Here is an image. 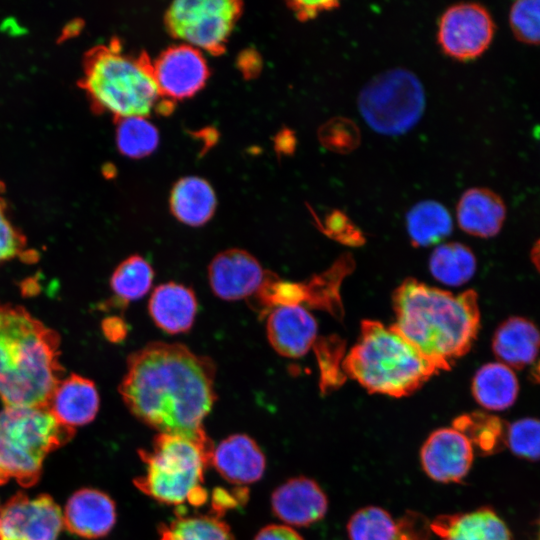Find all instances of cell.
Listing matches in <instances>:
<instances>
[{
  "instance_id": "cell-1",
  "label": "cell",
  "mask_w": 540,
  "mask_h": 540,
  "mask_svg": "<svg viewBox=\"0 0 540 540\" xmlns=\"http://www.w3.org/2000/svg\"><path fill=\"white\" fill-rule=\"evenodd\" d=\"M216 368L179 343L152 342L131 353L119 393L128 410L159 433L195 436L216 400Z\"/></svg>"
},
{
  "instance_id": "cell-2",
  "label": "cell",
  "mask_w": 540,
  "mask_h": 540,
  "mask_svg": "<svg viewBox=\"0 0 540 540\" xmlns=\"http://www.w3.org/2000/svg\"><path fill=\"white\" fill-rule=\"evenodd\" d=\"M392 302L394 328L439 372L468 353L477 338L480 309L474 290L454 294L407 278Z\"/></svg>"
},
{
  "instance_id": "cell-3",
  "label": "cell",
  "mask_w": 540,
  "mask_h": 540,
  "mask_svg": "<svg viewBox=\"0 0 540 540\" xmlns=\"http://www.w3.org/2000/svg\"><path fill=\"white\" fill-rule=\"evenodd\" d=\"M60 337L24 307L0 304V397L5 407H45L63 379Z\"/></svg>"
},
{
  "instance_id": "cell-4",
  "label": "cell",
  "mask_w": 540,
  "mask_h": 540,
  "mask_svg": "<svg viewBox=\"0 0 540 540\" xmlns=\"http://www.w3.org/2000/svg\"><path fill=\"white\" fill-rule=\"evenodd\" d=\"M343 370L368 392L397 398L412 394L439 373L393 325L375 320L362 321Z\"/></svg>"
},
{
  "instance_id": "cell-5",
  "label": "cell",
  "mask_w": 540,
  "mask_h": 540,
  "mask_svg": "<svg viewBox=\"0 0 540 540\" xmlns=\"http://www.w3.org/2000/svg\"><path fill=\"white\" fill-rule=\"evenodd\" d=\"M213 450L206 432L195 436L158 433L150 449L138 451L145 472L134 484L162 504L201 506L208 500L204 472L211 465Z\"/></svg>"
},
{
  "instance_id": "cell-6",
  "label": "cell",
  "mask_w": 540,
  "mask_h": 540,
  "mask_svg": "<svg viewBox=\"0 0 540 540\" xmlns=\"http://www.w3.org/2000/svg\"><path fill=\"white\" fill-rule=\"evenodd\" d=\"M74 433L45 407H5L0 411V485L10 480L22 487L35 485L46 456Z\"/></svg>"
},
{
  "instance_id": "cell-7",
  "label": "cell",
  "mask_w": 540,
  "mask_h": 540,
  "mask_svg": "<svg viewBox=\"0 0 540 540\" xmlns=\"http://www.w3.org/2000/svg\"><path fill=\"white\" fill-rule=\"evenodd\" d=\"M82 85L99 109L120 119L147 116L161 97L152 66L112 46L89 54Z\"/></svg>"
},
{
  "instance_id": "cell-8",
  "label": "cell",
  "mask_w": 540,
  "mask_h": 540,
  "mask_svg": "<svg viewBox=\"0 0 540 540\" xmlns=\"http://www.w3.org/2000/svg\"><path fill=\"white\" fill-rule=\"evenodd\" d=\"M358 107L371 129L383 135H400L422 117L425 93L414 73L394 68L378 74L363 87Z\"/></svg>"
},
{
  "instance_id": "cell-9",
  "label": "cell",
  "mask_w": 540,
  "mask_h": 540,
  "mask_svg": "<svg viewBox=\"0 0 540 540\" xmlns=\"http://www.w3.org/2000/svg\"><path fill=\"white\" fill-rule=\"evenodd\" d=\"M239 11V3L231 0H179L169 7L167 21L184 44L215 51L227 40Z\"/></svg>"
},
{
  "instance_id": "cell-10",
  "label": "cell",
  "mask_w": 540,
  "mask_h": 540,
  "mask_svg": "<svg viewBox=\"0 0 540 540\" xmlns=\"http://www.w3.org/2000/svg\"><path fill=\"white\" fill-rule=\"evenodd\" d=\"M494 22L489 12L477 3H459L441 16L438 42L444 53L460 61L480 56L490 45Z\"/></svg>"
},
{
  "instance_id": "cell-11",
  "label": "cell",
  "mask_w": 540,
  "mask_h": 540,
  "mask_svg": "<svg viewBox=\"0 0 540 540\" xmlns=\"http://www.w3.org/2000/svg\"><path fill=\"white\" fill-rule=\"evenodd\" d=\"M62 527L61 509L47 494L18 492L1 508L0 540H57Z\"/></svg>"
},
{
  "instance_id": "cell-12",
  "label": "cell",
  "mask_w": 540,
  "mask_h": 540,
  "mask_svg": "<svg viewBox=\"0 0 540 540\" xmlns=\"http://www.w3.org/2000/svg\"><path fill=\"white\" fill-rule=\"evenodd\" d=\"M267 273L252 254L237 248L218 253L208 266V280L213 293L226 301L255 295Z\"/></svg>"
},
{
  "instance_id": "cell-13",
  "label": "cell",
  "mask_w": 540,
  "mask_h": 540,
  "mask_svg": "<svg viewBox=\"0 0 540 540\" xmlns=\"http://www.w3.org/2000/svg\"><path fill=\"white\" fill-rule=\"evenodd\" d=\"M161 96L184 99L194 95L205 84L208 66L202 52L180 44L168 48L152 66Z\"/></svg>"
},
{
  "instance_id": "cell-14",
  "label": "cell",
  "mask_w": 540,
  "mask_h": 540,
  "mask_svg": "<svg viewBox=\"0 0 540 540\" xmlns=\"http://www.w3.org/2000/svg\"><path fill=\"white\" fill-rule=\"evenodd\" d=\"M473 458V445L455 428L432 432L420 452L426 474L442 483L460 482L469 472Z\"/></svg>"
},
{
  "instance_id": "cell-15",
  "label": "cell",
  "mask_w": 540,
  "mask_h": 540,
  "mask_svg": "<svg viewBox=\"0 0 540 540\" xmlns=\"http://www.w3.org/2000/svg\"><path fill=\"white\" fill-rule=\"evenodd\" d=\"M347 531L351 540H431L430 521L407 511L395 519L386 510L369 506L352 515Z\"/></svg>"
},
{
  "instance_id": "cell-16",
  "label": "cell",
  "mask_w": 540,
  "mask_h": 540,
  "mask_svg": "<svg viewBox=\"0 0 540 540\" xmlns=\"http://www.w3.org/2000/svg\"><path fill=\"white\" fill-rule=\"evenodd\" d=\"M317 323L302 305L275 307L266 321L267 338L281 356L299 358L305 355L317 340Z\"/></svg>"
},
{
  "instance_id": "cell-17",
  "label": "cell",
  "mask_w": 540,
  "mask_h": 540,
  "mask_svg": "<svg viewBox=\"0 0 540 540\" xmlns=\"http://www.w3.org/2000/svg\"><path fill=\"white\" fill-rule=\"evenodd\" d=\"M271 507L274 515L286 524L309 526L325 516L328 500L314 480L299 476L273 491Z\"/></svg>"
},
{
  "instance_id": "cell-18",
  "label": "cell",
  "mask_w": 540,
  "mask_h": 540,
  "mask_svg": "<svg viewBox=\"0 0 540 540\" xmlns=\"http://www.w3.org/2000/svg\"><path fill=\"white\" fill-rule=\"evenodd\" d=\"M116 505L105 492L83 488L68 499L63 526L76 536L98 539L110 533L116 523Z\"/></svg>"
},
{
  "instance_id": "cell-19",
  "label": "cell",
  "mask_w": 540,
  "mask_h": 540,
  "mask_svg": "<svg viewBox=\"0 0 540 540\" xmlns=\"http://www.w3.org/2000/svg\"><path fill=\"white\" fill-rule=\"evenodd\" d=\"M211 465L227 482L242 486L262 478L266 459L254 439L246 434H233L214 447Z\"/></svg>"
},
{
  "instance_id": "cell-20",
  "label": "cell",
  "mask_w": 540,
  "mask_h": 540,
  "mask_svg": "<svg viewBox=\"0 0 540 540\" xmlns=\"http://www.w3.org/2000/svg\"><path fill=\"white\" fill-rule=\"evenodd\" d=\"M99 405L100 398L94 382L71 374L58 383L47 409L61 424L75 429L92 422Z\"/></svg>"
},
{
  "instance_id": "cell-21",
  "label": "cell",
  "mask_w": 540,
  "mask_h": 540,
  "mask_svg": "<svg viewBox=\"0 0 540 540\" xmlns=\"http://www.w3.org/2000/svg\"><path fill=\"white\" fill-rule=\"evenodd\" d=\"M495 357L511 369L522 370L540 354V330L529 319L512 316L496 328L492 338Z\"/></svg>"
},
{
  "instance_id": "cell-22",
  "label": "cell",
  "mask_w": 540,
  "mask_h": 540,
  "mask_svg": "<svg viewBox=\"0 0 540 540\" xmlns=\"http://www.w3.org/2000/svg\"><path fill=\"white\" fill-rule=\"evenodd\" d=\"M197 310L194 291L176 282L157 286L148 302V311L153 322L169 334L189 331L194 324Z\"/></svg>"
},
{
  "instance_id": "cell-23",
  "label": "cell",
  "mask_w": 540,
  "mask_h": 540,
  "mask_svg": "<svg viewBox=\"0 0 540 540\" xmlns=\"http://www.w3.org/2000/svg\"><path fill=\"white\" fill-rule=\"evenodd\" d=\"M430 528L441 540H513L506 523L488 507L439 515Z\"/></svg>"
},
{
  "instance_id": "cell-24",
  "label": "cell",
  "mask_w": 540,
  "mask_h": 540,
  "mask_svg": "<svg viewBox=\"0 0 540 540\" xmlns=\"http://www.w3.org/2000/svg\"><path fill=\"white\" fill-rule=\"evenodd\" d=\"M456 213L458 225L464 232L490 238L500 232L506 218V206L492 190L475 187L462 194Z\"/></svg>"
},
{
  "instance_id": "cell-25",
  "label": "cell",
  "mask_w": 540,
  "mask_h": 540,
  "mask_svg": "<svg viewBox=\"0 0 540 540\" xmlns=\"http://www.w3.org/2000/svg\"><path fill=\"white\" fill-rule=\"evenodd\" d=\"M472 395L483 408L502 411L511 407L519 393V382L513 369L501 362L481 366L473 376Z\"/></svg>"
},
{
  "instance_id": "cell-26",
  "label": "cell",
  "mask_w": 540,
  "mask_h": 540,
  "mask_svg": "<svg viewBox=\"0 0 540 540\" xmlns=\"http://www.w3.org/2000/svg\"><path fill=\"white\" fill-rule=\"evenodd\" d=\"M173 215L183 224L201 226L216 209V196L210 184L202 178L189 176L176 183L170 195Z\"/></svg>"
},
{
  "instance_id": "cell-27",
  "label": "cell",
  "mask_w": 540,
  "mask_h": 540,
  "mask_svg": "<svg viewBox=\"0 0 540 540\" xmlns=\"http://www.w3.org/2000/svg\"><path fill=\"white\" fill-rule=\"evenodd\" d=\"M354 262L349 254L341 256L327 270L301 282L304 291V305L323 310L341 319L343 305L340 288L344 278L353 270Z\"/></svg>"
},
{
  "instance_id": "cell-28",
  "label": "cell",
  "mask_w": 540,
  "mask_h": 540,
  "mask_svg": "<svg viewBox=\"0 0 540 540\" xmlns=\"http://www.w3.org/2000/svg\"><path fill=\"white\" fill-rule=\"evenodd\" d=\"M407 231L416 247H428L448 237L453 222L448 210L439 202L425 200L414 205L406 216Z\"/></svg>"
},
{
  "instance_id": "cell-29",
  "label": "cell",
  "mask_w": 540,
  "mask_h": 540,
  "mask_svg": "<svg viewBox=\"0 0 540 540\" xmlns=\"http://www.w3.org/2000/svg\"><path fill=\"white\" fill-rule=\"evenodd\" d=\"M476 267L474 253L468 246L458 242L437 246L429 260L432 276L448 286L467 283L474 276Z\"/></svg>"
},
{
  "instance_id": "cell-30",
  "label": "cell",
  "mask_w": 540,
  "mask_h": 540,
  "mask_svg": "<svg viewBox=\"0 0 540 540\" xmlns=\"http://www.w3.org/2000/svg\"><path fill=\"white\" fill-rule=\"evenodd\" d=\"M159 540H235L230 527L216 515L178 516L159 529Z\"/></svg>"
},
{
  "instance_id": "cell-31",
  "label": "cell",
  "mask_w": 540,
  "mask_h": 540,
  "mask_svg": "<svg viewBox=\"0 0 540 540\" xmlns=\"http://www.w3.org/2000/svg\"><path fill=\"white\" fill-rule=\"evenodd\" d=\"M154 271L140 255H131L114 270L110 285L122 302L135 301L145 296L152 286Z\"/></svg>"
},
{
  "instance_id": "cell-32",
  "label": "cell",
  "mask_w": 540,
  "mask_h": 540,
  "mask_svg": "<svg viewBox=\"0 0 540 540\" xmlns=\"http://www.w3.org/2000/svg\"><path fill=\"white\" fill-rule=\"evenodd\" d=\"M120 152L131 158L152 153L159 143V132L147 116L121 118L116 130Z\"/></svg>"
},
{
  "instance_id": "cell-33",
  "label": "cell",
  "mask_w": 540,
  "mask_h": 540,
  "mask_svg": "<svg viewBox=\"0 0 540 540\" xmlns=\"http://www.w3.org/2000/svg\"><path fill=\"white\" fill-rule=\"evenodd\" d=\"M453 428L485 453L494 451L500 440H505L506 429L500 419L482 412L457 417L453 422Z\"/></svg>"
},
{
  "instance_id": "cell-34",
  "label": "cell",
  "mask_w": 540,
  "mask_h": 540,
  "mask_svg": "<svg viewBox=\"0 0 540 540\" xmlns=\"http://www.w3.org/2000/svg\"><path fill=\"white\" fill-rule=\"evenodd\" d=\"M320 370V389L326 393L341 386L347 377L343 370L344 342L338 336L317 338L313 346Z\"/></svg>"
},
{
  "instance_id": "cell-35",
  "label": "cell",
  "mask_w": 540,
  "mask_h": 540,
  "mask_svg": "<svg viewBox=\"0 0 540 540\" xmlns=\"http://www.w3.org/2000/svg\"><path fill=\"white\" fill-rule=\"evenodd\" d=\"M505 442L517 456L540 459V419L522 418L506 428Z\"/></svg>"
},
{
  "instance_id": "cell-36",
  "label": "cell",
  "mask_w": 540,
  "mask_h": 540,
  "mask_svg": "<svg viewBox=\"0 0 540 540\" xmlns=\"http://www.w3.org/2000/svg\"><path fill=\"white\" fill-rule=\"evenodd\" d=\"M322 146L336 153H349L360 144V130L348 118L335 117L326 121L319 129Z\"/></svg>"
},
{
  "instance_id": "cell-37",
  "label": "cell",
  "mask_w": 540,
  "mask_h": 540,
  "mask_svg": "<svg viewBox=\"0 0 540 540\" xmlns=\"http://www.w3.org/2000/svg\"><path fill=\"white\" fill-rule=\"evenodd\" d=\"M514 36L524 43L540 44V0H519L509 13Z\"/></svg>"
},
{
  "instance_id": "cell-38",
  "label": "cell",
  "mask_w": 540,
  "mask_h": 540,
  "mask_svg": "<svg viewBox=\"0 0 540 540\" xmlns=\"http://www.w3.org/2000/svg\"><path fill=\"white\" fill-rule=\"evenodd\" d=\"M26 239L10 222L6 205L0 198V263L18 256H26Z\"/></svg>"
},
{
  "instance_id": "cell-39",
  "label": "cell",
  "mask_w": 540,
  "mask_h": 540,
  "mask_svg": "<svg viewBox=\"0 0 540 540\" xmlns=\"http://www.w3.org/2000/svg\"><path fill=\"white\" fill-rule=\"evenodd\" d=\"M320 228L328 237L349 246H360L365 239L360 230L340 211H333L325 218Z\"/></svg>"
},
{
  "instance_id": "cell-40",
  "label": "cell",
  "mask_w": 540,
  "mask_h": 540,
  "mask_svg": "<svg viewBox=\"0 0 540 540\" xmlns=\"http://www.w3.org/2000/svg\"><path fill=\"white\" fill-rule=\"evenodd\" d=\"M248 498V490L238 487L233 491L217 488L213 491L212 507L216 516L222 515L226 510L245 504Z\"/></svg>"
},
{
  "instance_id": "cell-41",
  "label": "cell",
  "mask_w": 540,
  "mask_h": 540,
  "mask_svg": "<svg viewBox=\"0 0 540 540\" xmlns=\"http://www.w3.org/2000/svg\"><path fill=\"white\" fill-rule=\"evenodd\" d=\"M254 540H303V538L289 526L270 524L263 527Z\"/></svg>"
},
{
  "instance_id": "cell-42",
  "label": "cell",
  "mask_w": 540,
  "mask_h": 540,
  "mask_svg": "<svg viewBox=\"0 0 540 540\" xmlns=\"http://www.w3.org/2000/svg\"><path fill=\"white\" fill-rule=\"evenodd\" d=\"M337 5L338 3L334 1H298L293 3V8L296 10L299 17H301L303 20H306L308 18L315 17L321 11L333 9Z\"/></svg>"
},
{
  "instance_id": "cell-43",
  "label": "cell",
  "mask_w": 540,
  "mask_h": 540,
  "mask_svg": "<svg viewBox=\"0 0 540 540\" xmlns=\"http://www.w3.org/2000/svg\"><path fill=\"white\" fill-rule=\"evenodd\" d=\"M104 335L111 342L122 341L128 332L127 324L120 317L106 318L102 323Z\"/></svg>"
},
{
  "instance_id": "cell-44",
  "label": "cell",
  "mask_w": 540,
  "mask_h": 540,
  "mask_svg": "<svg viewBox=\"0 0 540 540\" xmlns=\"http://www.w3.org/2000/svg\"><path fill=\"white\" fill-rule=\"evenodd\" d=\"M530 258L534 267L540 273V239H538L533 245L530 252Z\"/></svg>"
},
{
  "instance_id": "cell-45",
  "label": "cell",
  "mask_w": 540,
  "mask_h": 540,
  "mask_svg": "<svg viewBox=\"0 0 540 540\" xmlns=\"http://www.w3.org/2000/svg\"><path fill=\"white\" fill-rule=\"evenodd\" d=\"M537 540H540V521H539V531H538Z\"/></svg>"
},
{
  "instance_id": "cell-46",
  "label": "cell",
  "mask_w": 540,
  "mask_h": 540,
  "mask_svg": "<svg viewBox=\"0 0 540 540\" xmlns=\"http://www.w3.org/2000/svg\"><path fill=\"white\" fill-rule=\"evenodd\" d=\"M0 529H1V507H0Z\"/></svg>"
}]
</instances>
